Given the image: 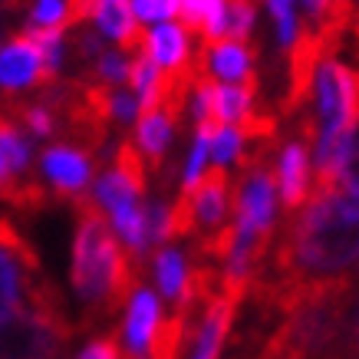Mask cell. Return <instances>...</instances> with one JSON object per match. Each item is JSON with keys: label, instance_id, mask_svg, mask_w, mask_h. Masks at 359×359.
Wrapping results in <instances>:
<instances>
[{"label": "cell", "instance_id": "13", "mask_svg": "<svg viewBox=\"0 0 359 359\" xmlns=\"http://www.w3.org/2000/svg\"><path fill=\"white\" fill-rule=\"evenodd\" d=\"M178 20L185 30L198 33L201 43H215L228 36V4L224 0H182Z\"/></svg>", "mask_w": 359, "mask_h": 359}, {"label": "cell", "instance_id": "20", "mask_svg": "<svg viewBox=\"0 0 359 359\" xmlns=\"http://www.w3.org/2000/svg\"><path fill=\"white\" fill-rule=\"evenodd\" d=\"M356 283H359V267H356Z\"/></svg>", "mask_w": 359, "mask_h": 359}, {"label": "cell", "instance_id": "14", "mask_svg": "<svg viewBox=\"0 0 359 359\" xmlns=\"http://www.w3.org/2000/svg\"><path fill=\"white\" fill-rule=\"evenodd\" d=\"M96 20L102 27V33H109L112 40H119V46L126 53H135L145 46L149 33L142 30V23L135 20L129 0H102L96 11Z\"/></svg>", "mask_w": 359, "mask_h": 359}, {"label": "cell", "instance_id": "18", "mask_svg": "<svg viewBox=\"0 0 359 359\" xmlns=\"http://www.w3.org/2000/svg\"><path fill=\"white\" fill-rule=\"evenodd\" d=\"M241 132L234 126H221L215 135H211V155L218 158V162H238L241 155Z\"/></svg>", "mask_w": 359, "mask_h": 359}, {"label": "cell", "instance_id": "8", "mask_svg": "<svg viewBox=\"0 0 359 359\" xmlns=\"http://www.w3.org/2000/svg\"><path fill=\"white\" fill-rule=\"evenodd\" d=\"M40 86L46 89V73H43V56L40 50L27 40V33L17 30L11 33L7 46L0 50V89L7 96H17L23 89Z\"/></svg>", "mask_w": 359, "mask_h": 359}, {"label": "cell", "instance_id": "16", "mask_svg": "<svg viewBox=\"0 0 359 359\" xmlns=\"http://www.w3.org/2000/svg\"><path fill=\"white\" fill-rule=\"evenodd\" d=\"M155 277H158V287L162 294L178 304V297L185 290V280H188V267H185V257L178 254L175 248H162L155 254Z\"/></svg>", "mask_w": 359, "mask_h": 359}, {"label": "cell", "instance_id": "7", "mask_svg": "<svg viewBox=\"0 0 359 359\" xmlns=\"http://www.w3.org/2000/svg\"><path fill=\"white\" fill-rule=\"evenodd\" d=\"M43 175L53 185V198L56 201H76L79 195L89 191V182H93V172H96V155L83 152L69 142H60V145H50L43 149Z\"/></svg>", "mask_w": 359, "mask_h": 359}, {"label": "cell", "instance_id": "10", "mask_svg": "<svg viewBox=\"0 0 359 359\" xmlns=\"http://www.w3.org/2000/svg\"><path fill=\"white\" fill-rule=\"evenodd\" d=\"M310 185H313V175H310V145L304 139L287 142L280 149V158H277V188H280L283 215H290V211L306 205Z\"/></svg>", "mask_w": 359, "mask_h": 359}, {"label": "cell", "instance_id": "5", "mask_svg": "<svg viewBox=\"0 0 359 359\" xmlns=\"http://www.w3.org/2000/svg\"><path fill=\"white\" fill-rule=\"evenodd\" d=\"M43 280L46 273L30 241L17 231V224L0 218V327L30 304Z\"/></svg>", "mask_w": 359, "mask_h": 359}, {"label": "cell", "instance_id": "1", "mask_svg": "<svg viewBox=\"0 0 359 359\" xmlns=\"http://www.w3.org/2000/svg\"><path fill=\"white\" fill-rule=\"evenodd\" d=\"M359 267V201L343 188L310 191L304 208L283 215L271 261L254 273L248 297L277 310L304 290L353 277Z\"/></svg>", "mask_w": 359, "mask_h": 359}, {"label": "cell", "instance_id": "2", "mask_svg": "<svg viewBox=\"0 0 359 359\" xmlns=\"http://www.w3.org/2000/svg\"><path fill=\"white\" fill-rule=\"evenodd\" d=\"M76 208V241H73V287L83 300V327H99L129 304L132 287H139V264L119 248L109 221L96 198L79 195L69 201Z\"/></svg>", "mask_w": 359, "mask_h": 359}, {"label": "cell", "instance_id": "11", "mask_svg": "<svg viewBox=\"0 0 359 359\" xmlns=\"http://www.w3.org/2000/svg\"><path fill=\"white\" fill-rule=\"evenodd\" d=\"M195 66L221 79H231V83H244V79L257 76V69H254L257 53L248 43H238V40L224 36V40H215V43H201Z\"/></svg>", "mask_w": 359, "mask_h": 359}, {"label": "cell", "instance_id": "15", "mask_svg": "<svg viewBox=\"0 0 359 359\" xmlns=\"http://www.w3.org/2000/svg\"><path fill=\"white\" fill-rule=\"evenodd\" d=\"M178 129V122L168 116L165 109H155L149 116H139V129H135V149H139L142 158H149L155 172L162 168L165 155H168V145H172V135Z\"/></svg>", "mask_w": 359, "mask_h": 359}, {"label": "cell", "instance_id": "17", "mask_svg": "<svg viewBox=\"0 0 359 359\" xmlns=\"http://www.w3.org/2000/svg\"><path fill=\"white\" fill-rule=\"evenodd\" d=\"M178 7H182V0H135V20L142 23L178 20Z\"/></svg>", "mask_w": 359, "mask_h": 359}, {"label": "cell", "instance_id": "4", "mask_svg": "<svg viewBox=\"0 0 359 359\" xmlns=\"http://www.w3.org/2000/svg\"><path fill=\"white\" fill-rule=\"evenodd\" d=\"M228 191H231V178L224 172V165L208 168L198 185L182 188L175 198L172 208H165V234L162 241L172 244L178 238H208L215 231L224 228L228 218Z\"/></svg>", "mask_w": 359, "mask_h": 359}, {"label": "cell", "instance_id": "3", "mask_svg": "<svg viewBox=\"0 0 359 359\" xmlns=\"http://www.w3.org/2000/svg\"><path fill=\"white\" fill-rule=\"evenodd\" d=\"M76 323L69 320L56 283L46 277L30 304L0 327V359H60Z\"/></svg>", "mask_w": 359, "mask_h": 359}, {"label": "cell", "instance_id": "12", "mask_svg": "<svg viewBox=\"0 0 359 359\" xmlns=\"http://www.w3.org/2000/svg\"><path fill=\"white\" fill-rule=\"evenodd\" d=\"M145 53L152 56V63L162 69L165 76L188 73L195 66L188 60V30L175 27V23H165V27H158V30L145 36Z\"/></svg>", "mask_w": 359, "mask_h": 359}, {"label": "cell", "instance_id": "9", "mask_svg": "<svg viewBox=\"0 0 359 359\" xmlns=\"http://www.w3.org/2000/svg\"><path fill=\"white\" fill-rule=\"evenodd\" d=\"M162 323V306H158V297L152 290L139 287L135 297L129 300V310H126V323L119 330L122 339V359H145L149 356V346H152L155 330Z\"/></svg>", "mask_w": 359, "mask_h": 359}, {"label": "cell", "instance_id": "19", "mask_svg": "<svg viewBox=\"0 0 359 359\" xmlns=\"http://www.w3.org/2000/svg\"><path fill=\"white\" fill-rule=\"evenodd\" d=\"M76 359H122V346H119V333L109 337H96Z\"/></svg>", "mask_w": 359, "mask_h": 359}, {"label": "cell", "instance_id": "6", "mask_svg": "<svg viewBox=\"0 0 359 359\" xmlns=\"http://www.w3.org/2000/svg\"><path fill=\"white\" fill-rule=\"evenodd\" d=\"M145 182H149V175H145V162H142L139 149L132 145V139H126L116 149L112 155V165L106 172L99 175L96 182V205L102 211H119V208H129V205H139L142 198H145Z\"/></svg>", "mask_w": 359, "mask_h": 359}]
</instances>
